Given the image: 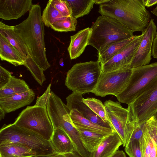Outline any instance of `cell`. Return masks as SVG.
Here are the masks:
<instances>
[{"label": "cell", "instance_id": "836d02e7", "mask_svg": "<svg viewBox=\"0 0 157 157\" xmlns=\"http://www.w3.org/2000/svg\"><path fill=\"white\" fill-rule=\"evenodd\" d=\"M51 86L50 84L44 93L41 96L37 98L35 105L46 107L50 97Z\"/></svg>", "mask_w": 157, "mask_h": 157}, {"label": "cell", "instance_id": "ffe728a7", "mask_svg": "<svg viewBox=\"0 0 157 157\" xmlns=\"http://www.w3.org/2000/svg\"><path fill=\"white\" fill-rule=\"evenodd\" d=\"M0 34L18 50L25 61L28 58L29 54L27 47L15 32L13 26L7 25L0 21Z\"/></svg>", "mask_w": 157, "mask_h": 157}, {"label": "cell", "instance_id": "6da1fadb", "mask_svg": "<svg viewBox=\"0 0 157 157\" xmlns=\"http://www.w3.org/2000/svg\"><path fill=\"white\" fill-rule=\"evenodd\" d=\"M41 15L40 5L34 4L28 17L13 27L16 33L26 46L28 56L45 71L50 67V64L46 55L44 24Z\"/></svg>", "mask_w": 157, "mask_h": 157}, {"label": "cell", "instance_id": "4dcf8cb0", "mask_svg": "<svg viewBox=\"0 0 157 157\" xmlns=\"http://www.w3.org/2000/svg\"><path fill=\"white\" fill-rule=\"evenodd\" d=\"M24 65L30 71L35 80L42 86L46 80L43 72L44 70L29 56L25 61Z\"/></svg>", "mask_w": 157, "mask_h": 157}, {"label": "cell", "instance_id": "3957f363", "mask_svg": "<svg viewBox=\"0 0 157 157\" xmlns=\"http://www.w3.org/2000/svg\"><path fill=\"white\" fill-rule=\"evenodd\" d=\"M88 45L99 52L110 44L133 37V32L117 20L101 15L91 27Z\"/></svg>", "mask_w": 157, "mask_h": 157}, {"label": "cell", "instance_id": "8fae6325", "mask_svg": "<svg viewBox=\"0 0 157 157\" xmlns=\"http://www.w3.org/2000/svg\"><path fill=\"white\" fill-rule=\"evenodd\" d=\"M130 64L132 69L144 66L150 63L152 55L153 41L157 34V27L151 19Z\"/></svg>", "mask_w": 157, "mask_h": 157}, {"label": "cell", "instance_id": "7c38bea8", "mask_svg": "<svg viewBox=\"0 0 157 157\" xmlns=\"http://www.w3.org/2000/svg\"><path fill=\"white\" fill-rule=\"evenodd\" d=\"M143 33L137 37L117 53L101 65L102 72H109L131 67L130 64L142 40Z\"/></svg>", "mask_w": 157, "mask_h": 157}, {"label": "cell", "instance_id": "9c48e42d", "mask_svg": "<svg viewBox=\"0 0 157 157\" xmlns=\"http://www.w3.org/2000/svg\"><path fill=\"white\" fill-rule=\"evenodd\" d=\"M132 71V69L128 67L109 72H102L92 93L101 97L109 95L116 97L126 88Z\"/></svg>", "mask_w": 157, "mask_h": 157}, {"label": "cell", "instance_id": "d6a6232c", "mask_svg": "<svg viewBox=\"0 0 157 157\" xmlns=\"http://www.w3.org/2000/svg\"><path fill=\"white\" fill-rule=\"evenodd\" d=\"M49 1L65 17L71 16L70 11L65 1L62 0H50Z\"/></svg>", "mask_w": 157, "mask_h": 157}, {"label": "cell", "instance_id": "cb8c5ba5", "mask_svg": "<svg viewBox=\"0 0 157 157\" xmlns=\"http://www.w3.org/2000/svg\"><path fill=\"white\" fill-rule=\"evenodd\" d=\"M30 89L25 81L12 76L9 82L0 89V98L9 97Z\"/></svg>", "mask_w": 157, "mask_h": 157}, {"label": "cell", "instance_id": "e0dca14e", "mask_svg": "<svg viewBox=\"0 0 157 157\" xmlns=\"http://www.w3.org/2000/svg\"><path fill=\"white\" fill-rule=\"evenodd\" d=\"M91 33V28L88 27L71 36L67 50L71 60L76 59L83 53L88 45Z\"/></svg>", "mask_w": 157, "mask_h": 157}, {"label": "cell", "instance_id": "f6af8a7d", "mask_svg": "<svg viewBox=\"0 0 157 157\" xmlns=\"http://www.w3.org/2000/svg\"><path fill=\"white\" fill-rule=\"evenodd\" d=\"M156 122V125H157V118H155Z\"/></svg>", "mask_w": 157, "mask_h": 157}, {"label": "cell", "instance_id": "60d3db41", "mask_svg": "<svg viewBox=\"0 0 157 157\" xmlns=\"http://www.w3.org/2000/svg\"><path fill=\"white\" fill-rule=\"evenodd\" d=\"M94 1L95 4L100 5L105 3L108 0H94Z\"/></svg>", "mask_w": 157, "mask_h": 157}, {"label": "cell", "instance_id": "ab89813d", "mask_svg": "<svg viewBox=\"0 0 157 157\" xmlns=\"http://www.w3.org/2000/svg\"><path fill=\"white\" fill-rule=\"evenodd\" d=\"M110 157H126L124 152L121 150H118Z\"/></svg>", "mask_w": 157, "mask_h": 157}, {"label": "cell", "instance_id": "1f68e13d", "mask_svg": "<svg viewBox=\"0 0 157 157\" xmlns=\"http://www.w3.org/2000/svg\"><path fill=\"white\" fill-rule=\"evenodd\" d=\"M124 150L129 157H142L140 140H134L125 146Z\"/></svg>", "mask_w": 157, "mask_h": 157}, {"label": "cell", "instance_id": "30bf717a", "mask_svg": "<svg viewBox=\"0 0 157 157\" xmlns=\"http://www.w3.org/2000/svg\"><path fill=\"white\" fill-rule=\"evenodd\" d=\"M137 125L144 124L157 112V82L128 105Z\"/></svg>", "mask_w": 157, "mask_h": 157}, {"label": "cell", "instance_id": "277c9868", "mask_svg": "<svg viewBox=\"0 0 157 157\" xmlns=\"http://www.w3.org/2000/svg\"><path fill=\"white\" fill-rule=\"evenodd\" d=\"M101 72L98 60L77 63L67 72L65 85L74 92L82 94L92 92Z\"/></svg>", "mask_w": 157, "mask_h": 157}, {"label": "cell", "instance_id": "d6986e66", "mask_svg": "<svg viewBox=\"0 0 157 157\" xmlns=\"http://www.w3.org/2000/svg\"><path fill=\"white\" fill-rule=\"evenodd\" d=\"M37 153L29 147L18 143L0 144V157H32Z\"/></svg>", "mask_w": 157, "mask_h": 157}, {"label": "cell", "instance_id": "603a6c76", "mask_svg": "<svg viewBox=\"0 0 157 157\" xmlns=\"http://www.w3.org/2000/svg\"><path fill=\"white\" fill-rule=\"evenodd\" d=\"M70 118L72 123L75 127L103 133L110 134L114 131L110 128L93 123L84 118L80 113L75 109L71 111Z\"/></svg>", "mask_w": 157, "mask_h": 157}, {"label": "cell", "instance_id": "ac0fdd59", "mask_svg": "<svg viewBox=\"0 0 157 157\" xmlns=\"http://www.w3.org/2000/svg\"><path fill=\"white\" fill-rule=\"evenodd\" d=\"M55 152L65 154L75 151L74 144L66 132L62 129L56 128L49 141Z\"/></svg>", "mask_w": 157, "mask_h": 157}, {"label": "cell", "instance_id": "f1b7e54d", "mask_svg": "<svg viewBox=\"0 0 157 157\" xmlns=\"http://www.w3.org/2000/svg\"><path fill=\"white\" fill-rule=\"evenodd\" d=\"M83 101L94 113L103 121L109 123L111 126L113 130L115 131L108 120L105 105L100 100L95 98H88L86 99L83 98Z\"/></svg>", "mask_w": 157, "mask_h": 157}, {"label": "cell", "instance_id": "44dd1931", "mask_svg": "<svg viewBox=\"0 0 157 157\" xmlns=\"http://www.w3.org/2000/svg\"><path fill=\"white\" fill-rule=\"evenodd\" d=\"M0 57L15 66L24 65L25 60L18 50L0 34Z\"/></svg>", "mask_w": 157, "mask_h": 157}, {"label": "cell", "instance_id": "8d00e7d4", "mask_svg": "<svg viewBox=\"0 0 157 157\" xmlns=\"http://www.w3.org/2000/svg\"><path fill=\"white\" fill-rule=\"evenodd\" d=\"M143 124L136 126L128 142L134 140H140L143 135Z\"/></svg>", "mask_w": 157, "mask_h": 157}, {"label": "cell", "instance_id": "f35d334b", "mask_svg": "<svg viewBox=\"0 0 157 157\" xmlns=\"http://www.w3.org/2000/svg\"><path fill=\"white\" fill-rule=\"evenodd\" d=\"M145 6L149 7L157 4V0H143Z\"/></svg>", "mask_w": 157, "mask_h": 157}, {"label": "cell", "instance_id": "5b68a950", "mask_svg": "<svg viewBox=\"0 0 157 157\" xmlns=\"http://www.w3.org/2000/svg\"><path fill=\"white\" fill-rule=\"evenodd\" d=\"M157 82V62L132 69L125 89L116 98L120 102L131 104Z\"/></svg>", "mask_w": 157, "mask_h": 157}, {"label": "cell", "instance_id": "d4e9b609", "mask_svg": "<svg viewBox=\"0 0 157 157\" xmlns=\"http://www.w3.org/2000/svg\"><path fill=\"white\" fill-rule=\"evenodd\" d=\"M71 16L77 19L88 14L93 7L94 0H65Z\"/></svg>", "mask_w": 157, "mask_h": 157}, {"label": "cell", "instance_id": "4fadbf2b", "mask_svg": "<svg viewBox=\"0 0 157 157\" xmlns=\"http://www.w3.org/2000/svg\"><path fill=\"white\" fill-rule=\"evenodd\" d=\"M33 5L31 0H0V18L17 19L29 11Z\"/></svg>", "mask_w": 157, "mask_h": 157}, {"label": "cell", "instance_id": "484cf974", "mask_svg": "<svg viewBox=\"0 0 157 157\" xmlns=\"http://www.w3.org/2000/svg\"><path fill=\"white\" fill-rule=\"evenodd\" d=\"M137 35L125 40L113 43L99 52H98V60L102 65L137 37Z\"/></svg>", "mask_w": 157, "mask_h": 157}, {"label": "cell", "instance_id": "ee69618b", "mask_svg": "<svg viewBox=\"0 0 157 157\" xmlns=\"http://www.w3.org/2000/svg\"><path fill=\"white\" fill-rule=\"evenodd\" d=\"M155 118H157V112L155 113L153 116Z\"/></svg>", "mask_w": 157, "mask_h": 157}, {"label": "cell", "instance_id": "d590c367", "mask_svg": "<svg viewBox=\"0 0 157 157\" xmlns=\"http://www.w3.org/2000/svg\"><path fill=\"white\" fill-rule=\"evenodd\" d=\"M32 157H82L76 151L65 153L60 154L57 152H54L51 154L38 155Z\"/></svg>", "mask_w": 157, "mask_h": 157}, {"label": "cell", "instance_id": "7bdbcfd3", "mask_svg": "<svg viewBox=\"0 0 157 157\" xmlns=\"http://www.w3.org/2000/svg\"><path fill=\"white\" fill-rule=\"evenodd\" d=\"M151 12L155 15L157 16V6Z\"/></svg>", "mask_w": 157, "mask_h": 157}, {"label": "cell", "instance_id": "8992f818", "mask_svg": "<svg viewBox=\"0 0 157 157\" xmlns=\"http://www.w3.org/2000/svg\"><path fill=\"white\" fill-rule=\"evenodd\" d=\"M11 142L25 145L35 151L38 155L55 152L49 141L13 123L7 125L5 124L0 130V144Z\"/></svg>", "mask_w": 157, "mask_h": 157}, {"label": "cell", "instance_id": "7402d4cb", "mask_svg": "<svg viewBox=\"0 0 157 157\" xmlns=\"http://www.w3.org/2000/svg\"><path fill=\"white\" fill-rule=\"evenodd\" d=\"M75 127L79 132L84 146L88 151L91 153L96 149L103 139L109 134L99 133L78 127Z\"/></svg>", "mask_w": 157, "mask_h": 157}, {"label": "cell", "instance_id": "2e32d148", "mask_svg": "<svg viewBox=\"0 0 157 157\" xmlns=\"http://www.w3.org/2000/svg\"><path fill=\"white\" fill-rule=\"evenodd\" d=\"M123 144L120 136L113 131L103 139L96 149L91 153V157H110Z\"/></svg>", "mask_w": 157, "mask_h": 157}, {"label": "cell", "instance_id": "74e56055", "mask_svg": "<svg viewBox=\"0 0 157 157\" xmlns=\"http://www.w3.org/2000/svg\"><path fill=\"white\" fill-rule=\"evenodd\" d=\"M152 56L157 59V34L153 41L152 48Z\"/></svg>", "mask_w": 157, "mask_h": 157}, {"label": "cell", "instance_id": "52a82bcc", "mask_svg": "<svg viewBox=\"0 0 157 157\" xmlns=\"http://www.w3.org/2000/svg\"><path fill=\"white\" fill-rule=\"evenodd\" d=\"M14 124L31 131L50 141L54 128L46 107L36 105L28 106L19 114Z\"/></svg>", "mask_w": 157, "mask_h": 157}, {"label": "cell", "instance_id": "ba28073f", "mask_svg": "<svg viewBox=\"0 0 157 157\" xmlns=\"http://www.w3.org/2000/svg\"><path fill=\"white\" fill-rule=\"evenodd\" d=\"M104 105L108 120L125 147L137 125L134 116L128 107L123 108L119 102L109 100L105 101Z\"/></svg>", "mask_w": 157, "mask_h": 157}, {"label": "cell", "instance_id": "4316f807", "mask_svg": "<svg viewBox=\"0 0 157 157\" xmlns=\"http://www.w3.org/2000/svg\"><path fill=\"white\" fill-rule=\"evenodd\" d=\"M140 142L142 157H157V143L150 135L144 124L143 135Z\"/></svg>", "mask_w": 157, "mask_h": 157}, {"label": "cell", "instance_id": "7a4b0ae2", "mask_svg": "<svg viewBox=\"0 0 157 157\" xmlns=\"http://www.w3.org/2000/svg\"><path fill=\"white\" fill-rule=\"evenodd\" d=\"M98 12L117 20L133 32L143 33L151 20L143 0H108L99 5Z\"/></svg>", "mask_w": 157, "mask_h": 157}, {"label": "cell", "instance_id": "9a60e30c", "mask_svg": "<svg viewBox=\"0 0 157 157\" xmlns=\"http://www.w3.org/2000/svg\"><path fill=\"white\" fill-rule=\"evenodd\" d=\"M35 98V93L30 89L26 92L9 97L0 98V108L6 113L13 112L29 105L33 101Z\"/></svg>", "mask_w": 157, "mask_h": 157}, {"label": "cell", "instance_id": "f546056e", "mask_svg": "<svg viewBox=\"0 0 157 157\" xmlns=\"http://www.w3.org/2000/svg\"><path fill=\"white\" fill-rule=\"evenodd\" d=\"M77 23V19L71 16L53 23L50 27L55 31L60 32L75 31Z\"/></svg>", "mask_w": 157, "mask_h": 157}, {"label": "cell", "instance_id": "83f0119b", "mask_svg": "<svg viewBox=\"0 0 157 157\" xmlns=\"http://www.w3.org/2000/svg\"><path fill=\"white\" fill-rule=\"evenodd\" d=\"M65 17L63 16L49 1L41 15L42 21L47 27H51L53 23Z\"/></svg>", "mask_w": 157, "mask_h": 157}, {"label": "cell", "instance_id": "e575fe53", "mask_svg": "<svg viewBox=\"0 0 157 157\" xmlns=\"http://www.w3.org/2000/svg\"><path fill=\"white\" fill-rule=\"evenodd\" d=\"M12 76L10 72L1 66H0V89L9 82Z\"/></svg>", "mask_w": 157, "mask_h": 157}, {"label": "cell", "instance_id": "b9f144b4", "mask_svg": "<svg viewBox=\"0 0 157 157\" xmlns=\"http://www.w3.org/2000/svg\"><path fill=\"white\" fill-rule=\"evenodd\" d=\"M6 113L1 108H0V120L3 119L5 117Z\"/></svg>", "mask_w": 157, "mask_h": 157}, {"label": "cell", "instance_id": "5bb4252c", "mask_svg": "<svg viewBox=\"0 0 157 157\" xmlns=\"http://www.w3.org/2000/svg\"><path fill=\"white\" fill-rule=\"evenodd\" d=\"M83 98L82 94L73 92L66 98V105L70 111L75 109L84 118L93 123L113 130L109 123L103 121L83 102Z\"/></svg>", "mask_w": 157, "mask_h": 157}]
</instances>
